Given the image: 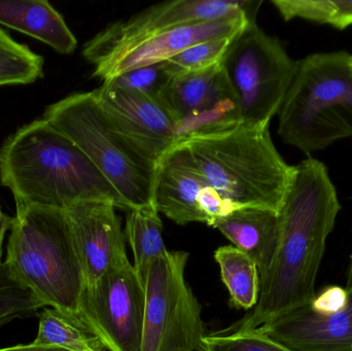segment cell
Listing matches in <instances>:
<instances>
[{
  "mask_svg": "<svg viewBox=\"0 0 352 351\" xmlns=\"http://www.w3.org/2000/svg\"><path fill=\"white\" fill-rule=\"evenodd\" d=\"M199 351H200V350H199Z\"/></svg>",
  "mask_w": 352,
  "mask_h": 351,
  "instance_id": "32",
  "label": "cell"
},
{
  "mask_svg": "<svg viewBox=\"0 0 352 351\" xmlns=\"http://www.w3.org/2000/svg\"><path fill=\"white\" fill-rule=\"evenodd\" d=\"M0 183L16 204L66 210L80 202H109L127 210L86 154L41 117L16 130L0 150Z\"/></svg>",
  "mask_w": 352,
  "mask_h": 351,
  "instance_id": "2",
  "label": "cell"
},
{
  "mask_svg": "<svg viewBox=\"0 0 352 351\" xmlns=\"http://www.w3.org/2000/svg\"><path fill=\"white\" fill-rule=\"evenodd\" d=\"M200 351H292L256 330L206 335Z\"/></svg>",
  "mask_w": 352,
  "mask_h": 351,
  "instance_id": "27",
  "label": "cell"
},
{
  "mask_svg": "<svg viewBox=\"0 0 352 351\" xmlns=\"http://www.w3.org/2000/svg\"><path fill=\"white\" fill-rule=\"evenodd\" d=\"M347 293L344 288L332 286L324 288L320 295L314 296L306 305L316 317L327 319L338 315L346 306Z\"/></svg>",
  "mask_w": 352,
  "mask_h": 351,
  "instance_id": "28",
  "label": "cell"
},
{
  "mask_svg": "<svg viewBox=\"0 0 352 351\" xmlns=\"http://www.w3.org/2000/svg\"><path fill=\"white\" fill-rule=\"evenodd\" d=\"M0 24L64 55L74 53L78 45L63 16L45 0H0Z\"/></svg>",
  "mask_w": 352,
  "mask_h": 351,
  "instance_id": "18",
  "label": "cell"
},
{
  "mask_svg": "<svg viewBox=\"0 0 352 351\" xmlns=\"http://www.w3.org/2000/svg\"><path fill=\"white\" fill-rule=\"evenodd\" d=\"M239 34L198 43L165 62L173 67L175 73L209 69L223 63L228 51Z\"/></svg>",
  "mask_w": 352,
  "mask_h": 351,
  "instance_id": "26",
  "label": "cell"
},
{
  "mask_svg": "<svg viewBox=\"0 0 352 351\" xmlns=\"http://www.w3.org/2000/svg\"><path fill=\"white\" fill-rule=\"evenodd\" d=\"M12 218L6 216L3 214V216L0 218V265L3 262L1 261L2 258V245H3L4 237H6V231L10 230L12 227Z\"/></svg>",
  "mask_w": 352,
  "mask_h": 351,
  "instance_id": "30",
  "label": "cell"
},
{
  "mask_svg": "<svg viewBox=\"0 0 352 351\" xmlns=\"http://www.w3.org/2000/svg\"><path fill=\"white\" fill-rule=\"evenodd\" d=\"M16 206L6 263L45 306L85 327L86 280L65 210L34 204Z\"/></svg>",
  "mask_w": 352,
  "mask_h": 351,
  "instance_id": "4",
  "label": "cell"
},
{
  "mask_svg": "<svg viewBox=\"0 0 352 351\" xmlns=\"http://www.w3.org/2000/svg\"><path fill=\"white\" fill-rule=\"evenodd\" d=\"M278 115L283 141L307 155L352 137V54L299 60Z\"/></svg>",
  "mask_w": 352,
  "mask_h": 351,
  "instance_id": "5",
  "label": "cell"
},
{
  "mask_svg": "<svg viewBox=\"0 0 352 351\" xmlns=\"http://www.w3.org/2000/svg\"><path fill=\"white\" fill-rule=\"evenodd\" d=\"M341 205L328 169L314 158L293 168L278 212L279 241L270 269L261 280L260 297L234 331L256 329L316 296V280Z\"/></svg>",
  "mask_w": 352,
  "mask_h": 351,
  "instance_id": "1",
  "label": "cell"
},
{
  "mask_svg": "<svg viewBox=\"0 0 352 351\" xmlns=\"http://www.w3.org/2000/svg\"><path fill=\"white\" fill-rule=\"evenodd\" d=\"M0 351H67L53 346H38L31 343L29 346H16L12 348H1Z\"/></svg>",
  "mask_w": 352,
  "mask_h": 351,
  "instance_id": "29",
  "label": "cell"
},
{
  "mask_svg": "<svg viewBox=\"0 0 352 351\" xmlns=\"http://www.w3.org/2000/svg\"><path fill=\"white\" fill-rule=\"evenodd\" d=\"M2 216H3V214H2L1 208H0V218H1Z\"/></svg>",
  "mask_w": 352,
  "mask_h": 351,
  "instance_id": "31",
  "label": "cell"
},
{
  "mask_svg": "<svg viewBox=\"0 0 352 351\" xmlns=\"http://www.w3.org/2000/svg\"><path fill=\"white\" fill-rule=\"evenodd\" d=\"M43 119L88 156L128 212L155 205L156 166L118 131L93 92L76 93L50 105Z\"/></svg>",
  "mask_w": 352,
  "mask_h": 351,
  "instance_id": "6",
  "label": "cell"
},
{
  "mask_svg": "<svg viewBox=\"0 0 352 351\" xmlns=\"http://www.w3.org/2000/svg\"><path fill=\"white\" fill-rule=\"evenodd\" d=\"M32 343L38 346H53L67 351L107 350L100 340L92 335L84 326L51 307H45L41 310L38 332Z\"/></svg>",
  "mask_w": 352,
  "mask_h": 351,
  "instance_id": "21",
  "label": "cell"
},
{
  "mask_svg": "<svg viewBox=\"0 0 352 351\" xmlns=\"http://www.w3.org/2000/svg\"><path fill=\"white\" fill-rule=\"evenodd\" d=\"M207 183L239 208L278 212L293 174L269 127L237 123L182 140Z\"/></svg>",
  "mask_w": 352,
  "mask_h": 351,
  "instance_id": "3",
  "label": "cell"
},
{
  "mask_svg": "<svg viewBox=\"0 0 352 351\" xmlns=\"http://www.w3.org/2000/svg\"><path fill=\"white\" fill-rule=\"evenodd\" d=\"M146 288L128 258L113 266L82 302L85 327L109 351H140Z\"/></svg>",
  "mask_w": 352,
  "mask_h": 351,
  "instance_id": "9",
  "label": "cell"
},
{
  "mask_svg": "<svg viewBox=\"0 0 352 351\" xmlns=\"http://www.w3.org/2000/svg\"><path fill=\"white\" fill-rule=\"evenodd\" d=\"M125 232L133 256L132 265L144 284L151 265L168 251L163 240L162 220L156 206L130 210Z\"/></svg>",
  "mask_w": 352,
  "mask_h": 351,
  "instance_id": "19",
  "label": "cell"
},
{
  "mask_svg": "<svg viewBox=\"0 0 352 351\" xmlns=\"http://www.w3.org/2000/svg\"><path fill=\"white\" fill-rule=\"evenodd\" d=\"M285 21L302 19L339 30L352 26V0H272Z\"/></svg>",
  "mask_w": 352,
  "mask_h": 351,
  "instance_id": "22",
  "label": "cell"
},
{
  "mask_svg": "<svg viewBox=\"0 0 352 351\" xmlns=\"http://www.w3.org/2000/svg\"><path fill=\"white\" fill-rule=\"evenodd\" d=\"M207 185L186 146L177 142L157 164L155 206L180 226L190 223L206 224L198 199Z\"/></svg>",
  "mask_w": 352,
  "mask_h": 351,
  "instance_id": "16",
  "label": "cell"
},
{
  "mask_svg": "<svg viewBox=\"0 0 352 351\" xmlns=\"http://www.w3.org/2000/svg\"><path fill=\"white\" fill-rule=\"evenodd\" d=\"M161 102L177 121L179 141L240 123L237 98L223 63L202 71L175 73Z\"/></svg>",
  "mask_w": 352,
  "mask_h": 351,
  "instance_id": "11",
  "label": "cell"
},
{
  "mask_svg": "<svg viewBox=\"0 0 352 351\" xmlns=\"http://www.w3.org/2000/svg\"><path fill=\"white\" fill-rule=\"evenodd\" d=\"M214 260L232 305L244 310L254 309L261 290L260 273L254 260L234 245L219 247Z\"/></svg>",
  "mask_w": 352,
  "mask_h": 351,
  "instance_id": "20",
  "label": "cell"
},
{
  "mask_svg": "<svg viewBox=\"0 0 352 351\" xmlns=\"http://www.w3.org/2000/svg\"><path fill=\"white\" fill-rule=\"evenodd\" d=\"M43 58L0 28V86L29 84L43 76Z\"/></svg>",
  "mask_w": 352,
  "mask_h": 351,
  "instance_id": "23",
  "label": "cell"
},
{
  "mask_svg": "<svg viewBox=\"0 0 352 351\" xmlns=\"http://www.w3.org/2000/svg\"><path fill=\"white\" fill-rule=\"evenodd\" d=\"M262 0H176L151 6L107 26L85 45L82 56L95 65L107 56L176 27L246 14L256 19Z\"/></svg>",
  "mask_w": 352,
  "mask_h": 351,
  "instance_id": "10",
  "label": "cell"
},
{
  "mask_svg": "<svg viewBox=\"0 0 352 351\" xmlns=\"http://www.w3.org/2000/svg\"><path fill=\"white\" fill-rule=\"evenodd\" d=\"M211 227L254 260L260 280L266 275L278 247V212L265 208H240L217 218Z\"/></svg>",
  "mask_w": 352,
  "mask_h": 351,
  "instance_id": "17",
  "label": "cell"
},
{
  "mask_svg": "<svg viewBox=\"0 0 352 351\" xmlns=\"http://www.w3.org/2000/svg\"><path fill=\"white\" fill-rule=\"evenodd\" d=\"M188 257L186 251H167L151 265L140 351L200 350L206 335L202 307L186 282Z\"/></svg>",
  "mask_w": 352,
  "mask_h": 351,
  "instance_id": "8",
  "label": "cell"
},
{
  "mask_svg": "<svg viewBox=\"0 0 352 351\" xmlns=\"http://www.w3.org/2000/svg\"><path fill=\"white\" fill-rule=\"evenodd\" d=\"M92 92L118 131L155 166L179 141L177 121L160 100L104 84Z\"/></svg>",
  "mask_w": 352,
  "mask_h": 351,
  "instance_id": "12",
  "label": "cell"
},
{
  "mask_svg": "<svg viewBox=\"0 0 352 351\" xmlns=\"http://www.w3.org/2000/svg\"><path fill=\"white\" fill-rule=\"evenodd\" d=\"M116 208L109 202L88 201L65 210L86 290L92 288L113 266L128 258Z\"/></svg>",
  "mask_w": 352,
  "mask_h": 351,
  "instance_id": "14",
  "label": "cell"
},
{
  "mask_svg": "<svg viewBox=\"0 0 352 351\" xmlns=\"http://www.w3.org/2000/svg\"><path fill=\"white\" fill-rule=\"evenodd\" d=\"M297 65L278 39L256 23L236 37L223 68L237 98L241 123L269 127L285 101Z\"/></svg>",
  "mask_w": 352,
  "mask_h": 351,
  "instance_id": "7",
  "label": "cell"
},
{
  "mask_svg": "<svg viewBox=\"0 0 352 351\" xmlns=\"http://www.w3.org/2000/svg\"><path fill=\"white\" fill-rule=\"evenodd\" d=\"M45 307L3 262L0 265V327L14 319L32 317Z\"/></svg>",
  "mask_w": 352,
  "mask_h": 351,
  "instance_id": "24",
  "label": "cell"
},
{
  "mask_svg": "<svg viewBox=\"0 0 352 351\" xmlns=\"http://www.w3.org/2000/svg\"><path fill=\"white\" fill-rule=\"evenodd\" d=\"M175 74L173 67L167 62H162L125 72L103 84L122 90L140 93L161 101L165 89Z\"/></svg>",
  "mask_w": 352,
  "mask_h": 351,
  "instance_id": "25",
  "label": "cell"
},
{
  "mask_svg": "<svg viewBox=\"0 0 352 351\" xmlns=\"http://www.w3.org/2000/svg\"><path fill=\"white\" fill-rule=\"evenodd\" d=\"M254 23L256 19L239 14L176 27L107 56L95 64L93 76L109 82L125 72L167 61L198 43L239 34Z\"/></svg>",
  "mask_w": 352,
  "mask_h": 351,
  "instance_id": "13",
  "label": "cell"
},
{
  "mask_svg": "<svg viewBox=\"0 0 352 351\" xmlns=\"http://www.w3.org/2000/svg\"><path fill=\"white\" fill-rule=\"evenodd\" d=\"M344 288L346 306L334 317H316L304 305L254 330L292 351H352V253Z\"/></svg>",
  "mask_w": 352,
  "mask_h": 351,
  "instance_id": "15",
  "label": "cell"
}]
</instances>
